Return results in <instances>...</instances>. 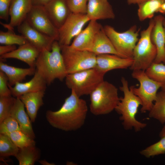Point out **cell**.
Here are the masks:
<instances>
[{
  "mask_svg": "<svg viewBox=\"0 0 165 165\" xmlns=\"http://www.w3.org/2000/svg\"><path fill=\"white\" fill-rule=\"evenodd\" d=\"M88 110L86 101L71 90L61 108L56 111L47 110L46 117L55 128L66 131H75L84 125Z\"/></svg>",
  "mask_w": 165,
  "mask_h": 165,
  "instance_id": "cell-1",
  "label": "cell"
},
{
  "mask_svg": "<svg viewBox=\"0 0 165 165\" xmlns=\"http://www.w3.org/2000/svg\"><path fill=\"white\" fill-rule=\"evenodd\" d=\"M36 70L42 76L47 85L56 79L62 81L67 74L60 46L57 41H54L51 51H40L35 64Z\"/></svg>",
  "mask_w": 165,
  "mask_h": 165,
  "instance_id": "cell-2",
  "label": "cell"
},
{
  "mask_svg": "<svg viewBox=\"0 0 165 165\" xmlns=\"http://www.w3.org/2000/svg\"><path fill=\"white\" fill-rule=\"evenodd\" d=\"M121 80L122 85L119 88L123 96L120 98L115 110L121 115L120 119L125 130L134 129L136 132H139L147 126L136 118L138 108L142 105L141 101L129 87L127 80L122 77Z\"/></svg>",
  "mask_w": 165,
  "mask_h": 165,
  "instance_id": "cell-3",
  "label": "cell"
},
{
  "mask_svg": "<svg viewBox=\"0 0 165 165\" xmlns=\"http://www.w3.org/2000/svg\"><path fill=\"white\" fill-rule=\"evenodd\" d=\"M90 108L95 116L108 114L115 109L119 101L117 88L104 80L90 94Z\"/></svg>",
  "mask_w": 165,
  "mask_h": 165,
  "instance_id": "cell-4",
  "label": "cell"
},
{
  "mask_svg": "<svg viewBox=\"0 0 165 165\" xmlns=\"http://www.w3.org/2000/svg\"><path fill=\"white\" fill-rule=\"evenodd\" d=\"M154 24V19H151L147 28L141 32L140 38L133 51V61L130 67L132 71H145L154 61L157 55V50L151 38Z\"/></svg>",
  "mask_w": 165,
  "mask_h": 165,
  "instance_id": "cell-5",
  "label": "cell"
},
{
  "mask_svg": "<svg viewBox=\"0 0 165 165\" xmlns=\"http://www.w3.org/2000/svg\"><path fill=\"white\" fill-rule=\"evenodd\" d=\"M105 75L95 68L84 70L67 74L65 84L80 97L90 95L104 80Z\"/></svg>",
  "mask_w": 165,
  "mask_h": 165,
  "instance_id": "cell-6",
  "label": "cell"
},
{
  "mask_svg": "<svg viewBox=\"0 0 165 165\" xmlns=\"http://www.w3.org/2000/svg\"><path fill=\"white\" fill-rule=\"evenodd\" d=\"M132 77L140 83V86L136 87L134 86L130 89L141 100L142 102L141 113L149 112L152 109L156 97L158 89L162 87L163 83L155 81L151 79L141 70L133 71Z\"/></svg>",
  "mask_w": 165,
  "mask_h": 165,
  "instance_id": "cell-7",
  "label": "cell"
},
{
  "mask_svg": "<svg viewBox=\"0 0 165 165\" xmlns=\"http://www.w3.org/2000/svg\"><path fill=\"white\" fill-rule=\"evenodd\" d=\"M103 28L115 49L121 56L133 58V51L139 39L140 29H138L137 26L134 25L126 31L120 32L110 25H105Z\"/></svg>",
  "mask_w": 165,
  "mask_h": 165,
  "instance_id": "cell-8",
  "label": "cell"
},
{
  "mask_svg": "<svg viewBox=\"0 0 165 165\" xmlns=\"http://www.w3.org/2000/svg\"><path fill=\"white\" fill-rule=\"evenodd\" d=\"M67 74L95 67L97 55L88 51L60 46Z\"/></svg>",
  "mask_w": 165,
  "mask_h": 165,
  "instance_id": "cell-9",
  "label": "cell"
},
{
  "mask_svg": "<svg viewBox=\"0 0 165 165\" xmlns=\"http://www.w3.org/2000/svg\"><path fill=\"white\" fill-rule=\"evenodd\" d=\"M90 20L86 14L71 13L58 29L57 41L60 46L69 45L72 38L82 31L84 25Z\"/></svg>",
  "mask_w": 165,
  "mask_h": 165,
  "instance_id": "cell-10",
  "label": "cell"
},
{
  "mask_svg": "<svg viewBox=\"0 0 165 165\" xmlns=\"http://www.w3.org/2000/svg\"><path fill=\"white\" fill-rule=\"evenodd\" d=\"M26 20L35 29L57 41L58 29L50 20L44 6H32Z\"/></svg>",
  "mask_w": 165,
  "mask_h": 165,
  "instance_id": "cell-11",
  "label": "cell"
},
{
  "mask_svg": "<svg viewBox=\"0 0 165 165\" xmlns=\"http://www.w3.org/2000/svg\"><path fill=\"white\" fill-rule=\"evenodd\" d=\"M18 31L26 39L27 42L41 51H51L55 40L42 33L31 26L25 19L17 27Z\"/></svg>",
  "mask_w": 165,
  "mask_h": 165,
  "instance_id": "cell-12",
  "label": "cell"
},
{
  "mask_svg": "<svg viewBox=\"0 0 165 165\" xmlns=\"http://www.w3.org/2000/svg\"><path fill=\"white\" fill-rule=\"evenodd\" d=\"M102 27L97 20H90L87 27L75 37L69 46L77 50L90 51L96 35Z\"/></svg>",
  "mask_w": 165,
  "mask_h": 165,
  "instance_id": "cell-13",
  "label": "cell"
},
{
  "mask_svg": "<svg viewBox=\"0 0 165 165\" xmlns=\"http://www.w3.org/2000/svg\"><path fill=\"white\" fill-rule=\"evenodd\" d=\"M32 5L31 0H12L9 11L10 20L8 24H1L8 30L13 31L26 18Z\"/></svg>",
  "mask_w": 165,
  "mask_h": 165,
  "instance_id": "cell-14",
  "label": "cell"
},
{
  "mask_svg": "<svg viewBox=\"0 0 165 165\" xmlns=\"http://www.w3.org/2000/svg\"><path fill=\"white\" fill-rule=\"evenodd\" d=\"M95 68L105 74L107 72L115 69L130 68L133 61L132 58H123L117 55L105 54L97 55Z\"/></svg>",
  "mask_w": 165,
  "mask_h": 165,
  "instance_id": "cell-15",
  "label": "cell"
},
{
  "mask_svg": "<svg viewBox=\"0 0 165 165\" xmlns=\"http://www.w3.org/2000/svg\"><path fill=\"white\" fill-rule=\"evenodd\" d=\"M164 18L161 15L154 18V24L151 33L152 42L157 50V55L154 62L165 63V30L163 25Z\"/></svg>",
  "mask_w": 165,
  "mask_h": 165,
  "instance_id": "cell-16",
  "label": "cell"
},
{
  "mask_svg": "<svg viewBox=\"0 0 165 165\" xmlns=\"http://www.w3.org/2000/svg\"><path fill=\"white\" fill-rule=\"evenodd\" d=\"M44 7L50 20L58 29L71 13L67 0H52Z\"/></svg>",
  "mask_w": 165,
  "mask_h": 165,
  "instance_id": "cell-17",
  "label": "cell"
},
{
  "mask_svg": "<svg viewBox=\"0 0 165 165\" xmlns=\"http://www.w3.org/2000/svg\"><path fill=\"white\" fill-rule=\"evenodd\" d=\"M47 85L45 79L36 70L34 76L30 81L25 82H18L13 86L8 84L12 95L19 98L28 93L40 90H46Z\"/></svg>",
  "mask_w": 165,
  "mask_h": 165,
  "instance_id": "cell-18",
  "label": "cell"
},
{
  "mask_svg": "<svg viewBox=\"0 0 165 165\" xmlns=\"http://www.w3.org/2000/svg\"><path fill=\"white\" fill-rule=\"evenodd\" d=\"M40 51L27 42L19 46L14 50L0 56L1 59L14 58L22 61L26 63L29 67L35 68L36 60Z\"/></svg>",
  "mask_w": 165,
  "mask_h": 165,
  "instance_id": "cell-19",
  "label": "cell"
},
{
  "mask_svg": "<svg viewBox=\"0 0 165 165\" xmlns=\"http://www.w3.org/2000/svg\"><path fill=\"white\" fill-rule=\"evenodd\" d=\"M86 14L90 20L114 19L115 16L108 0H88Z\"/></svg>",
  "mask_w": 165,
  "mask_h": 165,
  "instance_id": "cell-20",
  "label": "cell"
},
{
  "mask_svg": "<svg viewBox=\"0 0 165 165\" xmlns=\"http://www.w3.org/2000/svg\"><path fill=\"white\" fill-rule=\"evenodd\" d=\"M24 105L18 98H16L10 116L17 121L21 130L27 135L35 139V134L31 124V121L24 109Z\"/></svg>",
  "mask_w": 165,
  "mask_h": 165,
  "instance_id": "cell-21",
  "label": "cell"
},
{
  "mask_svg": "<svg viewBox=\"0 0 165 165\" xmlns=\"http://www.w3.org/2000/svg\"><path fill=\"white\" fill-rule=\"evenodd\" d=\"M45 90H42L23 94L19 98L24 105L31 120L34 123L38 111L43 104V98Z\"/></svg>",
  "mask_w": 165,
  "mask_h": 165,
  "instance_id": "cell-22",
  "label": "cell"
},
{
  "mask_svg": "<svg viewBox=\"0 0 165 165\" xmlns=\"http://www.w3.org/2000/svg\"><path fill=\"white\" fill-rule=\"evenodd\" d=\"M0 71L6 75L8 80V84L13 86L16 83L22 82L28 76L34 75L35 68L29 67L22 68L9 65L0 60Z\"/></svg>",
  "mask_w": 165,
  "mask_h": 165,
  "instance_id": "cell-23",
  "label": "cell"
},
{
  "mask_svg": "<svg viewBox=\"0 0 165 165\" xmlns=\"http://www.w3.org/2000/svg\"><path fill=\"white\" fill-rule=\"evenodd\" d=\"M90 51L97 55L109 54L117 55L122 57L115 49L105 33L103 27L96 35Z\"/></svg>",
  "mask_w": 165,
  "mask_h": 165,
  "instance_id": "cell-24",
  "label": "cell"
},
{
  "mask_svg": "<svg viewBox=\"0 0 165 165\" xmlns=\"http://www.w3.org/2000/svg\"><path fill=\"white\" fill-rule=\"evenodd\" d=\"M40 157V151L35 145L19 148L15 156L19 165H33Z\"/></svg>",
  "mask_w": 165,
  "mask_h": 165,
  "instance_id": "cell-25",
  "label": "cell"
},
{
  "mask_svg": "<svg viewBox=\"0 0 165 165\" xmlns=\"http://www.w3.org/2000/svg\"><path fill=\"white\" fill-rule=\"evenodd\" d=\"M165 0H147L138 5V15L141 21L152 19Z\"/></svg>",
  "mask_w": 165,
  "mask_h": 165,
  "instance_id": "cell-26",
  "label": "cell"
},
{
  "mask_svg": "<svg viewBox=\"0 0 165 165\" xmlns=\"http://www.w3.org/2000/svg\"><path fill=\"white\" fill-rule=\"evenodd\" d=\"M149 112V117L162 124L165 123V91L161 90L157 92L153 106Z\"/></svg>",
  "mask_w": 165,
  "mask_h": 165,
  "instance_id": "cell-27",
  "label": "cell"
},
{
  "mask_svg": "<svg viewBox=\"0 0 165 165\" xmlns=\"http://www.w3.org/2000/svg\"><path fill=\"white\" fill-rule=\"evenodd\" d=\"M19 148L7 135L0 134V156L6 157L16 156Z\"/></svg>",
  "mask_w": 165,
  "mask_h": 165,
  "instance_id": "cell-28",
  "label": "cell"
},
{
  "mask_svg": "<svg viewBox=\"0 0 165 165\" xmlns=\"http://www.w3.org/2000/svg\"><path fill=\"white\" fill-rule=\"evenodd\" d=\"M146 75L153 80L165 83V64L153 62L145 71Z\"/></svg>",
  "mask_w": 165,
  "mask_h": 165,
  "instance_id": "cell-29",
  "label": "cell"
},
{
  "mask_svg": "<svg viewBox=\"0 0 165 165\" xmlns=\"http://www.w3.org/2000/svg\"><path fill=\"white\" fill-rule=\"evenodd\" d=\"M27 42L24 36L16 34L13 31L8 30L7 32L0 31V43L2 45L20 46Z\"/></svg>",
  "mask_w": 165,
  "mask_h": 165,
  "instance_id": "cell-30",
  "label": "cell"
},
{
  "mask_svg": "<svg viewBox=\"0 0 165 165\" xmlns=\"http://www.w3.org/2000/svg\"><path fill=\"white\" fill-rule=\"evenodd\" d=\"M7 135L19 148L35 145L34 139L28 136L21 130L16 131Z\"/></svg>",
  "mask_w": 165,
  "mask_h": 165,
  "instance_id": "cell-31",
  "label": "cell"
},
{
  "mask_svg": "<svg viewBox=\"0 0 165 165\" xmlns=\"http://www.w3.org/2000/svg\"><path fill=\"white\" fill-rule=\"evenodd\" d=\"M140 153L148 158L165 154V137L161 138L159 141L141 150Z\"/></svg>",
  "mask_w": 165,
  "mask_h": 165,
  "instance_id": "cell-32",
  "label": "cell"
},
{
  "mask_svg": "<svg viewBox=\"0 0 165 165\" xmlns=\"http://www.w3.org/2000/svg\"><path fill=\"white\" fill-rule=\"evenodd\" d=\"M16 98L12 96L0 97V123L10 116Z\"/></svg>",
  "mask_w": 165,
  "mask_h": 165,
  "instance_id": "cell-33",
  "label": "cell"
},
{
  "mask_svg": "<svg viewBox=\"0 0 165 165\" xmlns=\"http://www.w3.org/2000/svg\"><path fill=\"white\" fill-rule=\"evenodd\" d=\"M18 130H21L20 126L17 121L12 116L8 117L0 123V134L7 135Z\"/></svg>",
  "mask_w": 165,
  "mask_h": 165,
  "instance_id": "cell-34",
  "label": "cell"
},
{
  "mask_svg": "<svg viewBox=\"0 0 165 165\" xmlns=\"http://www.w3.org/2000/svg\"><path fill=\"white\" fill-rule=\"evenodd\" d=\"M88 0H67L69 9L75 13L86 14Z\"/></svg>",
  "mask_w": 165,
  "mask_h": 165,
  "instance_id": "cell-35",
  "label": "cell"
},
{
  "mask_svg": "<svg viewBox=\"0 0 165 165\" xmlns=\"http://www.w3.org/2000/svg\"><path fill=\"white\" fill-rule=\"evenodd\" d=\"M12 96L8 86V79L6 74L0 71V97Z\"/></svg>",
  "mask_w": 165,
  "mask_h": 165,
  "instance_id": "cell-36",
  "label": "cell"
},
{
  "mask_svg": "<svg viewBox=\"0 0 165 165\" xmlns=\"http://www.w3.org/2000/svg\"><path fill=\"white\" fill-rule=\"evenodd\" d=\"M12 0H0V18L6 21L9 17V6Z\"/></svg>",
  "mask_w": 165,
  "mask_h": 165,
  "instance_id": "cell-37",
  "label": "cell"
},
{
  "mask_svg": "<svg viewBox=\"0 0 165 165\" xmlns=\"http://www.w3.org/2000/svg\"><path fill=\"white\" fill-rule=\"evenodd\" d=\"M17 49L16 45H3L0 46V56L11 52Z\"/></svg>",
  "mask_w": 165,
  "mask_h": 165,
  "instance_id": "cell-38",
  "label": "cell"
},
{
  "mask_svg": "<svg viewBox=\"0 0 165 165\" xmlns=\"http://www.w3.org/2000/svg\"><path fill=\"white\" fill-rule=\"evenodd\" d=\"M52 0H31L33 6H44Z\"/></svg>",
  "mask_w": 165,
  "mask_h": 165,
  "instance_id": "cell-39",
  "label": "cell"
},
{
  "mask_svg": "<svg viewBox=\"0 0 165 165\" xmlns=\"http://www.w3.org/2000/svg\"><path fill=\"white\" fill-rule=\"evenodd\" d=\"M146 0H127L129 5L137 4L138 5Z\"/></svg>",
  "mask_w": 165,
  "mask_h": 165,
  "instance_id": "cell-40",
  "label": "cell"
},
{
  "mask_svg": "<svg viewBox=\"0 0 165 165\" xmlns=\"http://www.w3.org/2000/svg\"><path fill=\"white\" fill-rule=\"evenodd\" d=\"M158 12L165 14V1L161 5L159 9Z\"/></svg>",
  "mask_w": 165,
  "mask_h": 165,
  "instance_id": "cell-41",
  "label": "cell"
},
{
  "mask_svg": "<svg viewBox=\"0 0 165 165\" xmlns=\"http://www.w3.org/2000/svg\"><path fill=\"white\" fill-rule=\"evenodd\" d=\"M42 165H55L54 163H49L46 160H38V161Z\"/></svg>",
  "mask_w": 165,
  "mask_h": 165,
  "instance_id": "cell-42",
  "label": "cell"
},
{
  "mask_svg": "<svg viewBox=\"0 0 165 165\" xmlns=\"http://www.w3.org/2000/svg\"><path fill=\"white\" fill-rule=\"evenodd\" d=\"M159 136L160 138L165 137V125L160 131Z\"/></svg>",
  "mask_w": 165,
  "mask_h": 165,
  "instance_id": "cell-43",
  "label": "cell"
},
{
  "mask_svg": "<svg viewBox=\"0 0 165 165\" xmlns=\"http://www.w3.org/2000/svg\"><path fill=\"white\" fill-rule=\"evenodd\" d=\"M161 90L165 91V83H164L161 88Z\"/></svg>",
  "mask_w": 165,
  "mask_h": 165,
  "instance_id": "cell-44",
  "label": "cell"
},
{
  "mask_svg": "<svg viewBox=\"0 0 165 165\" xmlns=\"http://www.w3.org/2000/svg\"><path fill=\"white\" fill-rule=\"evenodd\" d=\"M163 25L165 30V18H164L163 22Z\"/></svg>",
  "mask_w": 165,
  "mask_h": 165,
  "instance_id": "cell-45",
  "label": "cell"
},
{
  "mask_svg": "<svg viewBox=\"0 0 165 165\" xmlns=\"http://www.w3.org/2000/svg\"><path fill=\"white\" fill-rule=\"evenodd\" d=\"M164 64H165V63Z\"/></svg>",
  "mask_w": 165,
  "mask_h": 165,
  "instance_id": "cell-46",
  "label": "cell"
}]
</instances>
